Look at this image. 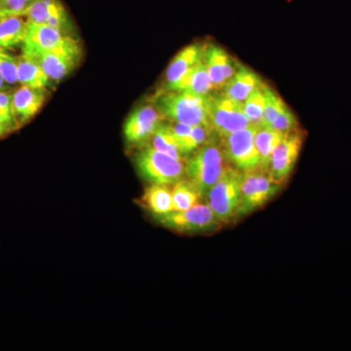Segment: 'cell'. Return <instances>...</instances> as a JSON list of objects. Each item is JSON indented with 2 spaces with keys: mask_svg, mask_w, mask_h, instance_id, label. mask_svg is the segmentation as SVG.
<instances>
[{
  "mask_svg": "<svg viewBox=\"0 0 351 351\" xmlns=\"http://www.w3.org/2000/svg\"><path fill=\"white\" fill-rule=\"evenodd\" d=\"M34 0H0V13L23 15Z\"/></svg>",
  "mask_w": 351,
  "mask_h": 351,
  "instance_id": "obj_30",
  "label": "cell"
},
{
  "mask_svg": "<svg viewBox=\"0 0 351 351\" xmlns=\"http://www.w3.org/2000/svg\"><path fill=\"white\" fill-rule=\"evenodd\" d=\"M280 188V184L270 174L269 168L258 167L242 172L237 218L253 213L267 204Z\"/></svg>",
  "mask_w": 351,
  "mask_h": 351,
  "instance_id": "obj_4",
  "label": "cell"
},
{
  "mask_svg": "<svg viewBox=\"0 0 351 351\" xmlns=\"http://www.w3.org/2000/svg\"><path fill=\"white\" fill-rule=\"evenodd\" d=\"M69 34H64L48 25L27 21L23 41V53L34 55L54 49L64 43Z\"/></svg>",
  "mask_w": 351,
  "mask_h": 351,
  "instance_id": "obj_14",
  "label": "cell"
},
{
  "mask_svg": "<svg viewBox=\"0 0 351 351\" xmlns=\"http://www.w3.org/2000/svg\"><path fill=\"white\" fill-rule=\"evenodd\" d=\"M152 147L168 156L184 161L177 138H176L170 124L161 123L152 136Z\"/></svg>",
  "mask_w": 351,
  "mask_h": 351,
  "instance_id": "obj_24",
  "label": "cell"
},
{
  "mask_svg": "<svg viewBox=\"0 0 351 351\" xmlns=\"http://www.w3.org/2000/svg\"><path fill=\"white\" fill-rule=\"evenodd\" d=\"M263 92H265V105L263 125L269 126L276 119L279 112L285 107L286 103L274 89L267 86L265 83H263Z\"/></svg>",
  "mask_w": 351,
  "mask_h": 351,
  "instance_id": "obj_27",
  "label": "cell"
},
{
  "mask_svg": "<svg viewBox=\"0 0 351 351\" xmlns=\"http://www.w3.org/2000/svg\"><path fill=\"white\" fill-rule=\"evenodd\" d=\"M18 77L24 86L45 89L51 80L34 58L23 53L18 57Z\"/></svg>",
  "mask_w": 351,
  "mask_h": 351,
  "instance_id": "obj_20",
  "label": "cell"
},
{
  "mask_svg": "<svg viewBox=\"0 0 351 351\" xmlns=\"http://www.w3.org/2000/svg\"><path fill=\"white\" fill-rule=\"evenodd\" d=\"M27 20L24 16L0 13V50L23 43Z\"/></svg>",
  "mask_w": 351,
  "mask_h": 351,
  "instance_id": "obj_19",
  "label": "cell"
},
{
  "mask_svg": "<svg viewBox=\"0 0 351 351\" xmlns=\"http://www.w3.org/2000/svg\"><path fill=\"white\" fill-rule=\"evenodd\" d=\"M262 80L257 73L242 64H239L237 73L223 88V95L232 100L242 103L252 92L260 86Z\"/></svg>",
  "mask_w": 351,
  "mask_h": 351,
  "instance_id": "obj_18",
  "label": "cell"
},
{
  "mask_svg": "<svg viewBox=\"0 0 351 351\" xmlns=\"http://www.w3.org/2000/svg\"><path fill=\"white\" fill-rule=\"evenodd\" d=\"M156 219L165 228L182 232H211L221 225L207 202L201 201L184 211H171L159 215Z\"/></svg>",
  "mask_w": 351,
  "mask_h": 351,
  "instance_id": "obj_9",
  "label": "cell"
},
{
  "mask_svg": "<svg viewBox=\"0 0 351 351\" xmlns=\"http://www.w3.org/2000/svg\"><path fill=\"white\" fill-rule=\"evenodd\" d=\"M138 173L152 184H175L184 179L186 165L184 160L175 158L147 145L136 157Z\"/></svg>",
  "mask_w": 351,
  "mask_h": 351,
  "instance_id": "obj_5",
  "label": "cell"
},
{
  "mask_svg": "<svg viewBox=\"0 0 351 351\" xmlns=\"http://www.w3.org/2000/svg\"><path fill=\"white\" fill-rule=\"evenodd\" d=\"M204 60L215 91L223 90L237 73L239 64L226 50L214 44L205 46Z\"/></svg>",
  "mask_w": 351,
  "mask_h": 351,
  "instance_id": "obj_13",
  "label": "cell"
},
{
  "mask_svg": "<svg viewBox=\"0 0 351 351\" xmlns=\"http://www.w3.org/2000/svg\"><path fill=\"white\" fill-rule=\"evenodd\" d=\"M0 73L8 84L19 82L18 77V58L0 50Z\"/></svg>",
  "mask_w": 351,
  "mask_h": 351,
  "instance_id": "obj_28",
  "label": "cell"
},
{
  "mask_svg": "<svg viewBox=\"0 0 351 351\" xmlns=\"http://www.w3.org/2000/svg\"><path fill=\"white\" fill-rule=\"evenodd\" d=\"M163 115L151 105L137 108L124 124V136L130 144H141L151 140L157 127L162 123Z\"/></svg>",
  "mask_w": 351,
  "mask_h": 351,
  "instance_id": "obj_11",
  "label": "cell"
},
{
  "mask_svg": "<svg viewBox=\"0 0 351 351\" xmlns=\"http://www.w3.org/2000/svg\"><path fill=\"white\" fill-rule=\"evenodd\" d=\"M143 202L156 216L173 211L172 189L169 184H152L145 189Z\"/></svg>",
  "mask_w": 351,
  "mask_h": 351,
  "instance_id": "obj_22",
  "label": "cell"
},
{
  "mask_svg": "<svg viewBox=\"0 0 351 351\" xmlns=\"http://www.w3.org/2000/svg\"><path fill=\"white\" fill-rule=\"evenodd\" d=\"M265 97L263 92V83L256 88L248 96L246 100L242 101V108L244 114L252 125L260 126L263 123V113H265Z\"/></svg>",
  "mask_w": 351,
  "mask_h": 351,
  "instance_id": "obj_25",
  "label": "cell"
},
{
  "mask_svg": "<svg viewBox=\"0 0 351 351\" xmlns=\"http://www.w3.org/2000/svg\"><path fill=\"white\" fill-rule=\"evenodd\" d=\"M204 47L200 44H191L180 51L166 69V89L171 90L182 80V76L195 66L204 56Z\"/></svg>",
  "mask_w": 351,
  "mask_h": 351,
  "instance_id": "obj_16",
  "label": "cell"
},
{
  "mask_svg": "<svg viewBox=\"0 0 351 351\" xmlns=\"http://www.w3.org/2000/svg\"><path fill=\"white\" fill-rule=\"evenodd\" d=\"M5 80L2 77L1 73H0V91H2L4 88V84H5Z\"/></svg>",
  "mask_w": 351,
  "mask_h": 351,
  "instance_id": "obj_32",
  "label": "cell"
},
{
  "mask_svg": "<svg viewBox=\"0 0 351 351\" xmlns=\"http://www.w3.org/2000/svg\"><path fill=\"white\" fill-rule=\"evenodd\" d=\"M22 16L31 22L50 25L64 34H69L71 29V20L61 0H34Z\"/></svg>",
  "mask_w": 351,
  "mask_h": 351,
  "instance_id": "obj_12",
  "label": "cell"
},
{
  "mask_svg": "<svg viewBox=\"0 0 351 351\" xmlns=\"http://www.w3.org/2000/svg\"><path fill=\"white\" fill-rule=\"evenodd\" d=\"M241 178V171L233 166H228L205 196L207 204L221 223H230L237 218Z\"/></svg>",
  "mask_w": 351,
  "mask_h": 351,
  "instance_id": "obj_3",
  "label": "cell"
},
{
  "mask_svg": "<svg viewBox=\"0 0 351 351\" xmlns=\"http://www.w3.org/2000/svg\"><path fill=\"white\" fill-rule=\"evenodd\" d=\"M12 127L7 125V124L3 123V122L0 121V137L5 135L6 133H8L9 131L12 130Z\"/></svg>",
  "mask_w": 351,
  "mask_h": 351,
  "instance_id": "obj_31",
  "label": "cell"
},
{
  "mask_svg": "<svg viewBox=\"0 0 351 351\" xmlns=\"http://www.w3.org/2000/svg\"><path fill=\"white\" fill-rule=\"evenodd\" d=\"M297 117H295L294 112L286 105L269 127L287 135V134L297 130Z\"/></svg>",
  "mask_w": 351,
  "mask_h": 351,
  "instance_id": "obj_29",
  "label": "cell"
},
{
  "mask_svg": "<svg viewBox=\"0 0 351 351\" xmlns=\"http://www.w3.org/2000/svg\"><path fill=\"white\" fill-rule=\"evenodd\" d=\"M214 137L196 149L186 164V178L195 186L202 198H205L208 191L219 181L230 166L219 144L218 136Z\"/></svg>",
  "mask_w": 351,
  "mask_h": 351,
  "instance_id": "obj_1",
  "label": "cell"
},
{
  "mask_svg": "<svg viewBox=\"0 0 351 351\" xmlns=\"http://www.w3.org/2000/svg\"><path fill=\"white\" fill-rule=\"evenodd\" d=\"M210 96L186 91H166L159 95L156 106L165 119L191 126L209 124Z\"/></svg>",
  "mask_w": 351,
  "mask_h": 351,
  "instance_id": "obj_2",
  "label": "cell"
},
{
  "mask_svg": "<svg viewBox=\"0 0 351 351\" xmlns=\"http://www.w3.org/2000/svg\"><path fill=\"white\" fill-rule=\"evenodd\" d=\"M168 91H186L200 96L211 95L212 92L215 91L214 85L208 73L204 56Z\"/></svg>",
  "mask_w": 351,
  "mask_h": 351,
  "instance_id": "obj_17",
  "label": "cell"
},
{
  "mask_svg": "<svg viewBox=\"0 0 351 351\" xmlns=\"http://www.w3.org/2000/svg\"><path fill=\"white\" fill-rule=\"evenodd\" d=\"M214 135V132L210 126H193L191 133L179 142V147L182 156L186 157L189 156V154H193L196 149L206 144L208 141L213 137Z\"/></svg>",
  "mask_w": 351,
  "mask_h": 351,
  "instance_id": "obj_26",
  "label": "cell"
},
{
  "mask_svg": "<svg viewBox=\"0 0 351 351\" xmlns=\"http://www.w3.org/2000/svg\"><path fill=\"white\" fill-rule=\"evenodd\" d=\"M29 56L34 58L43 66L51 82H58L76 68L82 59V49L77 39L69 36L63 43L54 49Z\"/></svg>",
  "mask_w": 351,
  "mask_h": 351,
  "instance_id": "obj_8",
  "label": "cell"
},
{
  "mask_svg": "<svg viewBox=\"0 0 351 351\" xmlns=\"http://www.w3.org/2000/svg\"><path fill=\"white\" fill-rule=\"evenodd\" d=\"M209 124L219 138L252 125L244 114L242 103L223 94L210 96Z\"/></svg>",
  "mask_w": 351,
  "mask_h": 351,
  "instance_id": "obj_7",
  "label": "cell"
},
{
  "mask_svg": "<svg viewBox=\"0 0 351 351\" xmlns=\"http://www.w3.org/2000/svg\"><path fill=\"white\" fill-rule=\"evenodd\" d=\"M286 134L267 125L257 126L255 144L260 156L261 167L269 168L270 157L278 145L282 142Z\"/></svg>",
  "mask_w": 351,
  "mask_h": 351,
  "instance_id": "obj_21",
  "label": "cell"
},
{
  "mask_svg": "<svg viewBox=\"0 0 351 351\" xmlns=\"http://www.w3.org/2000/svg\"><path fill=\"white\" fill-rule=\"evenodd\" d=\"M172 197L173 211H184L200 202L202 196L188 179H182L173 186Z\"/></svg>",
  "mask_w": 351,
  "mask_h": 351,
  "instance_id": "obj_23",
  "label": "cell"
},
{
  "mask_svg": "<svg viewBox=\"0 0 351 351\" xmlns=\"http://www.w3.org/2000/svg\"><path fill=\"white\" fill-rule=\"evenodd\" d=\"M45 99V89L22 85L16 90L12 94V108L18 126L31 120L43 108Z\"/></svg>",
  "mask_w": 351,
  "mask_h": 351,
  "instance_id": "obj_15",
  "label": "cell"
},
{
  "mask_svg": "<svg viewBox=\"0 0 351 351\" xmlns=\"http://www.w3.org/2000/svg\"><path fill=\"white\" fill-rule=\"evenodd\" d=\"M256 130L257 126L251 125L219 138L228 163L241 172L261 167L260 156L255 144Z\"/></svg>",
  "mask_w": 351,
  "mask_h": 351,
  "instance_id": "obj_6",
  "label": "cell"
},
{
  "mask_svg": "<svg viewBox=\"0 0 351 351\" xmlns=\"http://www.w3.org/2000/svg\"><path fill=\"white\" fill-rule=\"evenodd\" d=\"M0 121H1V119H0ZM3 123H4V122H3ZM5 124H6V123H5Z\"/></svg>",
  "mask_w": 351,
  "mask_h": 351,
  "instance_id": "obj_33",
  "label": "cell"
},
{
  "mask_svg": "<svg viewBox=\"0 0 351 351\" xmlns=\"http://www.w3.org/2000/svg\"><path fill=\"white\" fill-rule=\"evenodd\" d=\"M304 135L295 130L289 133L278 145L270 157L269 169L272 178L279 184H283L294 170L295 163L301 154Z\"/></svg>",
  "mask_w": 351,
  "mask_h": 351,
  "instance_id": "obj_10",
  "label": "cell"
}]
</instances>
